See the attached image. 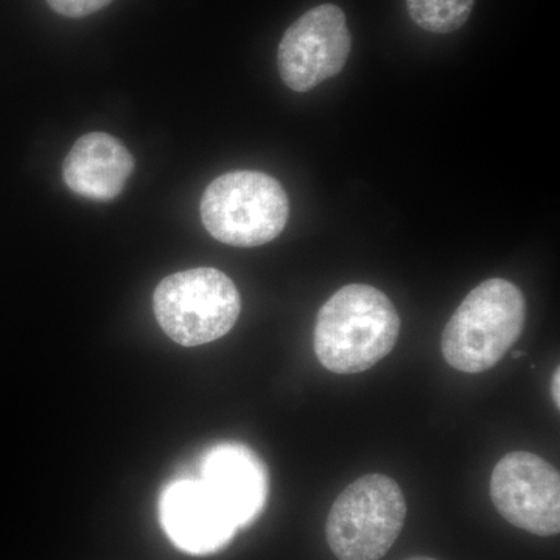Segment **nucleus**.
<instances>
[{"instance_id": "nucleus-1", "label": "nucleus", "mask_w": 560, "mask_h": 560, "mask_svg": "<svg viewBox=\"0 0 560 560\" xmlns=\"http://www.w3.org/2000/svg\"><path fill=\"white\" fill-rule=\"evenodd\" d=\"M400 326L399 313L383 291L350 283L330 296L316 316V357L334 374H360L389 355Z\"/></svg>"}, {"instance_id": "nucleus-2", "label": "nucleus", "mask_w": 560, "mask_h": 560, "mask_svg": "<svg viewBox=\"0 0 560 560\" xmlns=\"http://www.w3.org/2000/svg\"><path fill=\"white\" fill-rule=\"evenodd\" d=\"M526 313L525 296L515 283L485 280L448 319L442 331V355L464 374L492 370L521 338Z\"/></svg>"}, {"instance_id": "nucleus-3", "label": "nucleus", "mask_w": 560, "mask_h": 560, "mask_svg": "<svg viewBox=\"0 0 560 560\" xmlns=\"http://www.w3.org/2000/svg\"><path fill=\"white\" fill-rule=\"evenodd\" d=\"M290 215L287 191L261 172L224 173L202 195L201 220L215 241L254 248L275 241Z\"/></svg>"}, {"instance_id": "nucleus-4", "label": "nucleus", "mask_w": 560, "mask_h": 560, "mask_svg": "<svg viewBox=\"0 0 560 560\" xmlns=\"http://www.w3.org/2000/svg\"><path fill=\"white\" fill-rule=\"evenodd\" d=\"M161 329L184 348H197L230 334L242 312V298L230 276L194 268L162 279L153 294Z\"/></svg>"}, {"instance_id": "nucleus-5", "label": "nucleus", "mask_w": 560, "mask_h": 560, "mask_svg": "<svg viewBox=\"0 0 560 560\" xmlns=\"http://www.w3.org/2000/svg\"><path fill=\"white\" fill-rule=\"evenodd\" d=\"M405 518L400 486L386 475H364L331 504L327 544L338 560H381L399 539Z\"/></svg>"}, {"instance_id": "nucleus-6", "label": "nucleus", "mask_w": 560, "mask_h": 560, "mask_svg": "<svg viewBox=\"0 0 560 560\" xmlns=\"http://www.w3.org/2000/svg\"><path fill=\"white\" fill-rule=\"evenodd\" d=\"M490 499L515 528L540 537L560 533V475L536 453L503 456L490 477Z\"/></svg>"}, {"instance_id": "nucleus-7", "label": "nucleus", "mask_w": 560, "mask_h": 560, "mask_svg": "<svg viewBox=\"0 0 560 560\" xmlns=\"http://www.w3.org/2000/svg\"><path fill=\"white\" fill-rule=\"evenodd\" d=\"M350 47L345 11L331 3L315 7L294 21L280 39V79L294 92L315 90L341 72Z\"/></svg>"}, {"instance_id": "nucleus-8", "label": "nucleus", "mask_w": 560, "mask_h": 560, "mask_svg": "<svg viewBox=\"0 0 560 560\" xmlns=\"http://www.w3.org/2000/svg\"><path fill=\"white\" fill-rule=\"evenodd\" d=\"M161 521L180 550L209 555L223 548L237 525L202 481H176L162 493Z\"/></svg>"}, {"instance_id": "nucleus-9", "label": "nucleus", "mask_w": 560, "mask_h": 560, "mask_svg": "<svg viewBox=\"0 0 560 560\" xmlns=\"http://www.w3.org/2000/svg\"><path fill=\"white\" fill-rule=\"evenodd\" d=\"M201 481L237 528L253 522L267 503V467L245 445L223 444L210 451L202 463Z\"/></svg>"}, {"instance_id": "nucleus-10", "label": "nucleus", "mask_w": 560, "mask_h": 560, "mask_svg": "<svg viewBox=\"0 0 560 560\" xmlns=\"http://www.w3.org/2000/svg\"><path fill=\"white\" fill-rule=\"evenodd\" d=\"M131 151L114 136H81L62 162V179L73 194L92 201L119 197L135 172Z\"/></svg>"}, {"instance_id": "nucleus-11", "label": "nucleus", "mask_w": 560, "mask_h": 560, "mask_svg": "<svg viewBox=\"0 0 560 560\" xmlns=\"http://www.w3.org/2000/svg\"><path fill=\"white\" fill-rule=\"evenodd\" d=\"M475 0H407L408 14L425 32L447 35L466 24Z\"/></svg>"}, {"instance_id": "nucleus-12", "label": "nucleus", "mask_w": 560, "mask_h": 560, "mask_svg": "<svg viewBox=\"0 0 560 560\" xmlns=\"http://www.w3.org/2000/svg\"><path fill=\"white\" fill-rule=\"evenodd\" d=\"M113 0H47L55 13L66 18H84L108 7Z\"/></svg>"}, {"instance_id": "nucleus-13", "label": "nucleus", "mask_w": 560, "mask_h": 560, "mask_svg": "<svg viewBox=\"0 0 560 560\" xmlns=\"http://www.w3.org/2000/svg\"><path fill=\"white\" fill-rule=\"evenodd\" d=\"M559 381H560V372H559V368H558V370H556V372H555V375H552V386H551L552 400L556 401V407H558V408L560 407Z\"/></svg>"}, {"instance_id": "nucleus-14", "label": "nucleus", "mask_w": 560, "mask_h": 560, "mask_svg": "<svg viewBox=\"0 0 560 560\" xmlns=\"http://www.w3.org/2000/svg\"><path fill=\"white\" fill-rule=\"evenodd\" d=\"M407 560H436V559H433V558H423V556H419V558H411V559H407Z\"/></svg>"}]
</instances>
